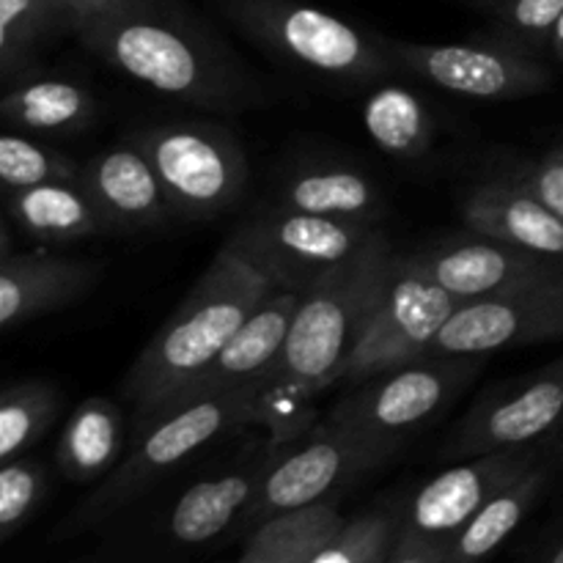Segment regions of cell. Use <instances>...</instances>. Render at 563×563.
I'll use <instances>...</instances> for the list:
<instances>
[{
    "label": "cell",
    "mask_w": 563,
    "mask_h": 563,
    "mask_svg": "<svg viewBox=\"0 0 563 563\" xmlns=\"http://www.w3.org/2000/svg\"><path fill=\"white\" fill-rule=\"evenodd\" d=\"M394 264L396 253L383 234L302 291L289 339L256 385L258 423L269 427L273 443H291L308 423L313 396L339 383L377 313Z\"/></svg>",
    "instance_id": "cell-1"
},
{
    "label": "cell",
    "mask_w": 563,
    "mask_h": 563,
    "mask_svg": "<svg viewBox=\"0 0 563 563\" xmlns=\"http://www.w3.org/2000/svg\"><path fill=\"white\" fill-rule=\"evenodd\" d=\"M82 47L130 80L198 108H242L251 93L229 53L179 0H108L75 31Z\"/></svg>",
    "instance_id": "cell-2"
},
{
    "label": "cell",
    "mask_w": 563,
    "mask_h": 563,
    "mask_svg": "<svg viewBox=\"0 0 563 563\" xmlns=\"http://www.w3.org/2000/svg\"><path fill=\"white\" fill-rule=\"evenodd\" d=\"M273 291V280L231 242L220 247L126 374L124 394L137 412V429L176 405Z\"/></svg>",
    "instance_id": "cell-3"
},
{
    "label": "cell",
    "mask_w": 563,
    "mask_h": 563,
    "mask_svg": "<svg viewBox=\"0 0 563 563\" xmlns=\"http://www.w3.org/2000/svg\"><path fill=\"white\" fill-rule=\"evenodd\" d=\"M258 423L256 388L207 394L143 423L130 454L71 517V531L108 520L214 438Z\"/></svg>",
    "instance_id": "cell-4"
},
{
    "label": "cell",
    "mask_w": 563,
    "mask_h": 563,
    "mask_svg": "<svg viewBox=\"0 0 563 563\" xmlns=\"http://www.w3.org/2000/svg\"><path fill=\"white\" fill-rule=\"evenodd\" d=\"M231 25L278 58L344 82H372L399 69L388 38L368 36L300 0H214Z\"/></svg>",
    "instance_id": "cell-5"
},
{
    "label": "cell",
    "mask_w": 563,
    "mask_h": 563,
    "mask_svg": "<svg viewBox=\"0 0 563 563\" xmlns=\"http://www.w3.org/2000/svg\"><path fill=\"white\" fill-rule=\"evenodd\" d=\"M152 163L174 214L212 220L247 187V159L234 135L212 124H152L132 132Z\"/></svg>",
    "instance_id": "cell-6"
},
{
    "label": "cell",
    "mask_w": 563,
    "mask_h": 563,
    "mask_svg": "<svg viewBox=\"0 0 563 563\" xmlns=\"http://www.w3.org/2000/svg\"><path fill=\"white\" fill-rule=\"evenodd\" d=\"M379 236L383 231L377 225L319 218L275 203L242 223L229 242L273 280L275 289L302 295L324 273L350 262Z\"/></svg>",
    "instance_id": "cell-7"
},
{
    "label": "cell",
    "mask_w": 563,
    "mask_h": 563,
    "mask_svg": "<svg viewBox=\"0 0 563 563\" xmlns=\"http://www.w3.org/2000/svg\"><path fill=\"white\" fill-rule=\"evenodd\" d=\"M482 355L423 357L410 366L377 374L350 388L328 412V421L363 434L396 454L399 440L427 423L478 374Z\"/></svg>",
    "instance_id": "cell-8"
},
{
    "label": "cell",
    "mask_w": 563,
    "mask_h": 563,
    "mask_svg": "<svg viewBox=\"0 0 563 563\" xmlns=\"http://www.w3.org/2000/svg\"><path fill=\"white\" fill-rule=\"evenodd\" d=\"M460 306L462 300L434 284L416 258L396 256L377 313L335 385L355 388L377 374L423 361L434 335Z\"/></svg>",
    "instance_id": "cell-9"
},
{
    "label": "cell",
    "mask_w": 563,
    "mask_h": 563,
    "mask_svg": "<svg viewBox=\"0 0 563 563\" xmlns=\"http://www.w3.org/2000/svg\"><path fill=\"white\" fill-rule=\"evenodd\" d=\"M390 456H394L390 449H383L363 434L350 432L324 418L300 449L280 451L264 476L251 509L245 511V520L262 526L269 517L328 500L341 484L383 465Z\"/></svg>",
    "instance_id": "cell-10"
},
{
    "label": "cell",
    "mask_w": 563,
    "mask_h": 563,
    "mask_svg": "<svg viewBox=\"0 0 563 563\" xmlns=\"http://www.w3.org/2000/svg\"><path fill=\"white\" fill-rule=\"evenodd\" d=\"M388 49L399 69L460 97L500 102V99L539 93L550 86L548 69L533 58V53L498 36L489 42L462 44H418L388 38Z\"/></svg>",
    "instance_id": "cell-11"
},
{
    "label": "cell",
    "mask_w": 563,
    "mask_h": 563,
    "mask_svg": "<svg viewBox=\"0 0 563 563\" xmlns=\"http://www.w3.org/2000/svg\"><path fill=\"white\" fill-rule=\"evenodd\" d=\"M563 339V278L462 302L434 335L427 357L487 355Z\"/></svg>",
    "instance_id": "cell-12"
},
{
    "label": "cell",
    "mask_w": 563,
    "mask_h": 563,
    "mask_svg": "<svg viewBox=\"0 0 563 563\" xmlns=\"http://www.w3.org/2000/svg\"><path fill=\"white\" fill-rule=\"evenodd\" d=\"M537 465V451L531 449H504L462 460L418 489L401 517V531L451 544L476 511Z\"/></svg>",
    "instance_id": "cell-13"
},
{
    "label": "cell",
    "mask_w": 563,
    "mask_h": 563,
    "mask_svg": "<svg viewBox=\"0 0 563 563\" xmlns=\"http://www.w3.org/2000/svg\"><path fill=\"white\" fill-rule=\"evenodd\" d=\"M563 418V355L511 394L473 407L445 445L451 460H473L504 449H526L553 432Z\"/></svg>",
    "instance_id": "cell-14"
},
{
    "label": "cell",
    "mask_w": 563,
    "mask_h": 563,
    "mask_svg": "<svg viewBox=\"0 0 563 563\" xmlns=\"http://www.w3.org/2000/svg\"><path fill=\"white\" fill-rule=\"evenodd\" d=\"M412 258L434 284L443 286L462 302L563 278V258L542 256V253L484 240V236H478L476 242L434 247Z\"/></svg>",
    "instance_id": "cell-15"
},
{
    "label": "cell",
    "mask_w": 563,
    "mask_h": 563,
    "mask_svg": "<svg viewBox=\"0 0 563 563\" xmlns=\"http://www.w3.org/2000/svg\"><path fill=\"white\" fill-rule=\"evenodd\" d=\"M102 278V267L86 258L55 253H11L3 242L0 264V324L3 330L22 328L44 313L75 306Z\"/></svg>",
    "instance_id": "cell-16"
},
{
    "label": "cell",
    "mask_w": 563,
    "mask_h": 563,
    "mask_svg": "<svg viewBox=\"0 0 563 563\" xmlns=\"http://www.w3.org/2000/svg\"><path fill=\"white\" fill-rule=\"evenodd\" d=\"M302 295L291 289H275L251 317L242 322V328L231 335L225 350L214 357L212 366L176 399L174 407L165 412L176 410L181 405H190L192 399L207 394H223V390H242L256 388L273 363L278 361L286 339H289L291 322L300 308ZM163 412V416H165Z\"/></svg>",
    "instance_id": "cell-17"
},
{
    "label": "cell",
    "mask_w": 563,
    "mask_h": 563,
    "mask_svg": "<svg viewBox=\"0 0 563 563\" xmlns=\"http://www.w3.org/2000/svg\"><path fill=\"white\" fill-rule=\"evenodd\" d=\"M80 185L110 231L163 229L174 214L152 163L132 141L88 159L80 168Z\"/></svg>",
    "instance_id": "cell-18"
},
{
    "label": "cell",
    "mask_w": 563,
    "mask_h": 563,
    "mask_svg": "<svg viewBox=\"0 0 563 563\" xmlns=\"http://www.w3.org/2000/svg\"><path fill=\"white\" fill-rule=\"evenodd\" d=\"M462 218L484 240L563 258V220L515 179L476 187L462 207Z\"/></svg>",
    "instance_id": "cell-19"
},
{
    "label": "cell",
    "mask_w": 563,
    "mask_h": 563,
    "mask_svg": "<svg viewBox=\"0 0 563 563\" xmlns=\"http://www.w3.org/2000/svg\"><path fill=\"white\" fill-rule=\"evenodd\" d=\"M280 445L269 443L256 460L245 462V465L234 467L229 473L198 482L176 500L168 517V533L174 542L187 544V548H198L212 539H218L236 517L245 515L251 509L253 498H256L258 487H262L264 476L278 460Z\"/></svg>",
    "instance_id": "cell-20"
},
{
    "label": "cell",
    "mask_w": 563,
    "mask_h": 563,
    "mask_svg": "<svg viewBox=\"0 0 563 563\" xmlns=\"http://www.w3.org/2000/svg\"><path fill=\"white\" fill-rule=\"evenodd\" d=\"M5 214L27 240L42 245H66V242L110 234L91 196L82 190V185H69V181L9 190Z\"/></svg>",
    "instance_id": "cell-21"
},
{
    "label": "cell",
    "mask_w": 563,
    "mask_h": 563,
    "mask_svg": "<svg viewBox=\"0 0 563 563\" xmlns=\"http://www.w3.org/2000/svg\"><path fill=\"white\" fill-rule=\"evenodd\" d=\"M0 113L11 126L25 132L75 135L93 124L97 99L91 88L71 77L27 75L9 86L0 99Z\"/></svg>",
    "instance_id": "cell-22"
},
{
    "label": "cell",
    "mask_w": 563,
    "mask_h": 563,
    "mask_svg": "<svg viewBox=\"0 0 563 563\" xmlns=\"http://www.w3.org/2000/svg\"><path fill=\"white\" fill-rule=\"evenodd\" d=\"M278 207L319 214V218L377 225L383 212V192L357 168L324 165V168H306L286 176L278 190Z\"/></svg>",
    "instance_id": "cell-23"
},
{
    "label": "cell",
    "mask_w": 563,
    "mask_h": 563,
    "mask_svg": "<svg viewBox=\"0 0 563 563\" xmlns=\"http://www.w3.org/2000/svg\"><path fill=\"white\" fill-rule=\"evenodd\" d=\"M121 445H124L121 407L110 399H86L66 421L55 460L69 482L91 484L119 465Z\"/></svg>",
    "instance_id": "cell-24"
},
{
    "label": "cell",
    "mask_w": 563,
    "mask_h": 563,
    "mask_svg": "<svg viewBox=\"0 0 563 563\" xmlns=\"http://www.w3.org/2000/svg\"><path fill=\"white\" fill-rule=\"evenodd\" d=\"M344 522L333 498L269 517L256 526L236 563H311Z\"/></svg>",
    "instance_id": "cell-25"
},
{
    "label": "cell",
    "mask_w": 563,
    "mask_h": 563,
    "mask_svg": "<svg viewBox=\"0 0 563 563\" xmlns=\"http://www.w3.org/2000/svg\"><path fill=\"white\" fill-rule=\"evenodd\" d=\"M548 484V467L537 465L531 473L495 495L482 511L467 520V526L451 539L445 563H484L511 533L520 528L528 511L542 498Z\"/></svg>",
    "instance_id": "cell-26"
},
{
    "label": "cell",
    "mask_w": 563,
    "mask_h": 563,
    "mask_svg": "<svg viewBox=\"0 0 563 563\" xmlns=\"http://www.w3.org/2000/svg\"><path fill=\"white\" fill-rule=\"evenodd\" d=\"M368 137L394 157H421L434 137V121L427 104L401 86H379L363 102Z\"/></svg>",
    "instance_id": "cell-27"
},
{
    "label": "cell",
    "mask_w": 563,
    "mask_h": 563,
    "mask_svg": "<svg viewBox=\"0 0 563 563\" xmlns=\"http://www.w3.org/2000/svg\"><path fill=\"white\" fill-rule=\"evenodd\" d=\"M58 412V390L44 379H20L0 394V460L11 462L31 449Z\"/></svg>",
    "instance_id": "cell-28"
},
{
    "label": "cell",
    "mask_w": 563,
    "mask_h": 563,
    "mask_svg": "<svg viewBox=\"0 0 563 563\" xmlns=\"http://www.w3.org/2000/svg\"><path fill=\"white\" fill-rule=\"evenodd\" d=\"M60 31L53 0H0V77L14 86L33 71V53Z\"/></svg>",
    "instance_id": "cell-29"
},
{
    "label": "cell",
    "mask_w": 563,
    "mask_h": 563,
    "mask_svg": "<svg viewBox=\"0 0 563 563\" xmlns=\"http://www.w3.org/2000/svg\"><path fill=\"white\" fill-rule=\"evenodd\" d=\"M80 168L82 165H77L71 157L42 146V143H33L25 135L5 132L0 137V181H3L5 192L55 185V181L80 185Z\"/></svg>",
    "instance_id": "cell-30"
},
{
    "label": "cell",
    "mask_w": 563,
    "mask_h": 563,
    "mask_svg": "<svg viewBox=\"0 0 563 563\" xmlns=\"http://www.w3.org/2000/svg\"><path fill=\"white\" fill-rule=\"evenodd\" d=\"M405 511L372 509L346 520L311 563H385L399 537Z\"/></svg>",
    "instance_id": "cell-31"
},
{
    "label": "cell",
    "mask_w": 563,
    "mask_h": 563,
    "mask_svg": "<svg viewBox=\"0 0 563 563\" xmlns=\"http://www.w3.org/2000/svg\"><path fill=\"white\" fill-rule=\"evenodd\" d=\"M478 9L493 20L498 38L537 53L550 47L563 16V0H482Z\"/></svg>",
    "instance_id": "cell-32"
},
{
    "label": "cell",
    "mask_w": 563,
    "mask_h": 563,
    "mask_svg": "<svg viewBox=\"0 0 563 563\" xmlns=\"http://www.w3.org/2000/svg\"><path fill=\"white\" fill-rule=\"evenodd\" d=\"M47 495V471L36 460L3 462L0 467V539L9 542L42 506Z\"/></svg>",
    "instance_id": "cell-33"
},
{
    "label": "cell",
    "mask_w": 563,
    "mask_h": 563,
    "mask_svg": "<svg viewBox=\"0 0 563 563\" xmlns=\"http://www.w3.org/2000/svg\"><path fill=\"white\" fill-rule=\"evenodd\" d=\"M515 181L526 187L531 196H537L544 207L553 209V212L563 220V146L553 148V152L544 154L539 163L520 170V174L515 176Z\"/></svg>",
    "instance_id": "cell-34"
},
{
    "label": "cell",
    "mask_w": 563,
    "mask_h": 563,
    "mask_svg": "<svg viewBox=\"0 0 563 563\" xmlns=\"http://www.w3.org/2000/svg\"><path fill=\"white\" fill-rule=\"evenodd\" d=\"M445 555H449V544L445 542L405 533L399 528V537H396L394 550H390L385 563H445Z\"/></svg>",
    "instance_id": "cell-35"
},
{
    "label": "cell",
    "mask_w": 563,
    "mask_h": 563,
    "mask_svg": "<svg viewBox=\"0 0 563 563\" xmlns=\"http://www.w3.org/2000/svg\"><path fill=\"white\" fill-rule=\"evenodd\" d=\"M108 0H53L55 16H58L60 31H71L75 33L88 16L97 14Z\"/></svg>",
    "instance_id": "cell-36"
},
{
    "label": "cell",
    "mask_w": 563,
    "mask_h": 563,
    "mask_svg": "<svg viewBox=\"0 0 563 563\" xmlns=\"http://www.w3.org/2000/svg\"><path fill=\"white\" fill-rule=\"evenodd\" d=\"M539 563H563V533L559 539L553 542V548L548 550V553L542 555V561Z\"/></svg>",
    "instance_id": "cell-37"
},
{
    "label": "cell",
    "mask_w": 563,
    "mask_h": 563,
    "mask_svg": "<svg viewBox=\"0 0 563 563\" xmlns=\"http://www.w3.org/2000/svg\"><path fill=\"white\" fill-rule=\"evenodd\" d=\"M550 49L555 53V58L563 60V16L559 20V25H555L553 38H550Z\"/></svg>",
    "instance_id": "cell-38"
},
{
    "label": "cell",
    "mask_w": 563,
    "mask_h": 563,
    "mask_svg": "<svg viewBox=\"0 0 563 563\" xmlns=\"http://www.w3.org/2000/svg\"><path fill=\"white\" fill-rule=\"evenodd\" d=\"M550 434H559V438H555V440H559V445H561V451H563V418L559 421V427H555Z\"/></svg>",
    "instance_id": "cell-39"
},
{
    "label": "cell",
    "mask_w": 563,
    "mask_h": 563,
    "mask_svg": "<svg viewBox=\"0 0 563 563\" xmlns=\"http://www.w3.org/2000/svg\"><path fill=\"white\" fill-rule=\"evenodd\" d=\"M473 3H476V5H478V3H482V0H473Z\"/></svg>",
    "instance_id": "cell-40"
}]
</instances>
